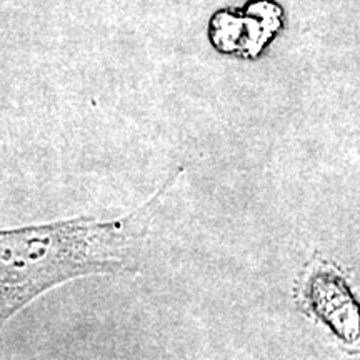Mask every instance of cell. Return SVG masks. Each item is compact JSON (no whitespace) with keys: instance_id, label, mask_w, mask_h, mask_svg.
I'll return each instance as SVG.
<instances>
[{"instance_id":"obj_1","label":"cell","mask_w":360,"mask_h":360,"mask_svg":"<svg viewBox=\"0 0 360 360\" xmlns=\"http://www.w3.org/2000/svg\"><path fill=\"white\" fill-rule=\"evenodd\" d=\"M175 172L141 209L112 222L80 217L0 231V327L70 278L135 272L137 249Z\"/></svg>"},{"instance_id":"obj_2","label":"cell","mask_w":360,"mask_h":360,"mask_svg":"<svg viewBox=\"0 0 360 360\" xmlns=\"http://www.w3.org/2000/svg\"><path fill=\"white\" fill-rule=\"evenodd\" d=\"M305 300L342 345L360 352V297L334 265L321 262L309 274Z\"/></svg>"}]
</instances>
